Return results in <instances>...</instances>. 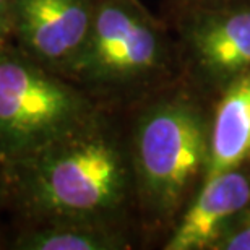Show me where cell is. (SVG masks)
I'll use <instances>...</instances> for the list:
<instances>
[{
  "mask_svg": "<svg viewBox=\"0 0 250 250\" xmlns=\"http://www.w3.org/2000/svg\"><path fill=\"white\" fill-rule=\"evenodd\" d=\"M83 125L33 156L26 195L38 211L56 221L104 223L127 193V167L117 146Z\"/></svg>",
  "mask_w": 250,
  "mask_h": 250,
  "instance_id": "1",
  "label": "cell"
},
{
  "mask_svg": "<svg viewBox=\"0 0 250 250\" xmlns=\"http://www.w3.org/2000/svg\"><path fill=\"white\" fill-rule=\"evenodd\" d=\"M250 159V72L224 86L208 128V159L202 182Z\"/></svg>",
  "mask_w": 250,
  "mask_h": 250,
  "instance_id": "8",
  "label": "cell"
},
{
  "mask_svg": "<svg viewBox=\"0 0 250 250\" xmlns=\"http://www.w3.org/2000/svg\"><path fill=\"white\" fill-rule=\"evenodd\" d=\"M188 51L203 78L223 88L250 72V5L200 12L188 31Z\"/></svg>",
  "mask_w": 250,
  "mask_h": 250,
  "instance_id": "7",
  "label": "cell"
},
{
  "mask_svg": "<svg viewBox=\"0 0 250 250\" xmlns=\"http://www.w3.org/2000/svg\"><path fill=\"white\" fill-rule=\"evenodd\" d=\"M208 125L187 99L153 104L140 116L133 135V171L142 205L154 219L172 218L208 159Z\"/></svg>",
  "mask_w": 250,
  "mask_h": 250,
  "instance_id": "2",
  "label": "cell"
},
{
  "mask_svg": "<svg viewBox=\"0 0 250 250\" xmlns=\"http://www.w3.org/2000/svg\"><path fill=\"white\" fill-rule=\"evenodd\" d=\"M187 2L197 5L202 12L207 10H216V8H224L231 7V5H241V0H187Z\"/></svg>",
  "mask_w": 250,
  "mask_h": 250,
  "instance_id": "11",
  "label": "cell"
},
{
  "mask_svg": "<svg viewBox=\"0 0 250 250\" xmlns=\"http://www.w3.org/2000/svg\"><path fill=\"white\" fill-rule=\"evenodd\" d=\"M78 91L39 65L0 56V156L23 161L86 125Z\"/></svg>",
  "mask_w": 250,
  "mask_h": 250,
  "instance_id": "3",
  "label": "cell"
},
{
  "mask_svg": "<svg viewBox=\"0 0 250 250\" xmlns=\"http://www.w3.org/2000/svg\"><path fill=\"white\" fill-rule=\"evenodd\" d=\"M128 2H132V3H135V5H137V0H128Z\"/></svg>",
  "mask_w": 250,
  "mask_h": 250,
  "instance_id": "13",
  "label": "cell"
},
{
  "mask_svg": "<svg viewBox=\"0 0 250 250\" xmlns=\"http://www.w3.org/2000/svg\"><path fill=\"white\" fill-rule=\"evenodd\" d=\"M93 12L88 0H13L12 26L36 59L73 68L86 46Z\"/></svg>",
  "mask_w": 250,
  "mask_h": 250,
  "instance_id": "5",
  "label": "cell"
},
{
  "mask_svg": "<svg viewBox=\"0 0 250 250\" xmlns=\"http://www.w3.org/2000/svg\"><path fill=\"white\" fill-rule=\"evenodd\" d=\"M17 247L26 250H112L127 247V242L104 223L56 221L47 228L24 234Z\"/></svg>",
  "mask_w": 250,
  "mask_h": 250,
  "instance_id": "9",
  "label": "cell"
},
{
  "mask_svg": "<svg viewBox=\"0 0 250 250\" xmlns=\"http://www.w3.org/2000/svg\"><path fill=\"white\" fill-rule=\"evenodd\" d=\"M250 213V171L244 166L200 184L166 250H211L213 244Z\"/></svg>",
  "mask_w": 250,
  "mask_h": 250,
  "instance_id": "6",
  "label": "cell"
},
{
  "mask_svg": "<svg viewBox=\"0 0 250 250\" xmlns=\"http://www.w3.org/2000/svg\"><path fill=\"white\" fill-rule=\"evenodd\" d=\"M12 3L13 0H0V36L12 26Z\"/></svg>",
  "mask_w": 250,
  "mask_h": 250,
  "instance_id": "12",
  "label": "cell"
},
{
  "mask_svg": "<svg viewBox=\"0 0 250 250\" xmlns=\"http://www.w3.org/2000/svg\"><path fill=\"white\" fill-rule=\"evenodd\" d=\"M211 250H250V213L224 232Z\"/></svg>",
  "mask_w": 250,
  "mask_h": 250,
  "instance_id": "10",
  "label": "cell"
},
{
  "mask_svg": "<svg viewBox=\"0 0 250 250\" xmlns=\"http://www.w3.org/2000/svg\"><path fill=\"white\" fill-rule=\"evenodd\" d=\"M132 5L128 0H104L94 7L86 46L73 70L93 82L128 83L161 67L163 39Z\"/></svg>",
  "mask_w": 250,
  "mask_h": 250,
  "instance_id": "4",
  "label": "cell"
}]
</instances>
